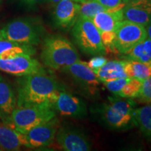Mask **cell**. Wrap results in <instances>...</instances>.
Segmentation results:
<instances>
[{
    "mask_svg": "<svg viewBox=\"0 0 151 151\" xmlns=\"http://www.w3.org/2000/svg\"><path fill=\"white\" fill-rule=\"evenodd\" d=\"M17 106L47 104L52 106L61 88L46 72L20 76L18 79Z\"/></svg>",
    "mask_w": 151,
    "mask_h": 151,
    "instance_id": "obj_1",
    "label": "cell"
},
{
    "mask_svg": "<svg viewBox=\"0 0 151 151\" xmlns=\"http://www.w3.org/2000/svg\"><path fill=\"white\" fill-rule=\"evenodd\" d=\"M136 102L132 98L109 97L99 109L101 120L114 130H127L136 126Z\"/></svg>",
    "mask_w": 151,
    "mask_h": 151,
    "instance_id": "obj_2",
    "label": "cell"
},
{
    "mask_svg": "<svg viewBox=\"0 0 151 151\" xmlns=\"http://www.w3.org/2000/svg\"><path fill=\"white\" fill-rule=\"evenodd\" d=\"M41 59L46 67L58 70L78 62L80 57L69 39L60 35H52L43 40Z\"/></svg>",
    "mask_w": 151,
    "mask_h": 151,
    "instance_id": "obj_3",
    "label": "cell"
},
{
    "mask_svg": "<svg viewBox=\"0 0 151 151\" xmlns=\"http://www.w3.org/2000/svg\"><path fill=\"white\" fill-rule=\"evenodd\" d=\"M73 42L88 55H104L106 53L99 29L91 19L78 16L71 30Z\"/></svg>",
    "mask_w": 151,
    "mask_h": 151,
    "instance_id": "obj_4",
    "label": "cell"
},
{
    "mask_svg": "<svg viewBox=\"0 0 151 151\" xmlns=\"http://www.w3.org/2000/svg\"><path fill=\"white\" fill-rule=\"evenodd\" d=\"M55 117L56 113L50 105H32L16 106L11 114V120L18 131L26 134L33 127L45 123Z\"/></svg>",
    "mask_w": 151,
    "mask_h": 151,
    "instance_id": "obj_5",
    "label": "cell"
},
{
    "mask_svg": "<svg viewBox=\"0 0 151 151\" xmlns=\"http://www.w3.org/2000/svg\"><path fill=\"white\" fill-rule=\"evenodd\" d=\"M2 39L21 44L37 46L41 41L43 31L39 25L27 19H16L0 29Z\"/></svg>",
    "mask_w": 151,
    "mask_h": 151,
    "instance_id": "obj_6",
    "label": "cell"
},
{
    "mask_svg": "<svg viewBox=\"0 0 151 151\" xmlns=\"http://www.w3.org/2000/svg\"><path fill=\"white\" fill-rule=\"evenodd\" d=\"M115 34L113 48L122 54L127 52L147 38L146 27L127 20H123L120 22Z\"/></svg>",
    "mask_w": 151,
    "mask_h": 151,
    "instance_id": "obj_7",
    "label": "cell"
},
{
    "mask_svg": "<svg viewBox=\"0 0 151 151\" xmlns=\"http://www.w3.org/2000/svg\"><path fill=\"white\" fill-rule=\"evenodd\" d=\"M0 70L19 77L46 72L40 62L27 54L0 56Z\"/></svg>",
    "mask_w": 151,
    "mask_h": 151,
    "instance_id": "obj_8",
    "label": "cell"
},
{
    "mask_svg": "<svg viewBox=\"0 0 151 151\" xmlns=\"http://www.w3.org/2000/svg\"><path fill=\"white\" fill-rule=\"evenodd\" d=\"M61 70L72 78L87 93L94 95L98 92L100 81L95 73L88 67L87 62L79 60L72 65L63 67Z\"/></svg>",
    "mask_w": 151,
    "mask_h": 151,
    "instance_id": "obj_9",
    "label": "cell"
},
{
    "mask_svg": "<svg viewBox=\"0 0 151 151\" xmlns=\"http://www.w3.org/2000/svg\"><path fill=\"white\" fill-rule=\"evenodd\" d=\"M52 109L61 116L75 118H84L88 114L86 104L83 100L62 88L52 104Z\"/></svg>",
    "mask_w": 151,
    "mask_h": 151,
    "instance_id": "obj_10",
    "label": "cell"
},
{
    "mask_svg": "<svg viewBox=\"0 0 151 151\" xmlns=\"http://www.w3.org/2000/svg\"><path fill=\"white\" fill-rule=\"evenodd\" d=\"M58 120L55 117L52 120L29 130L25 134L29 148H43L53 142L58 129Z\"/></svg>",
    "mask_w": 151,
    "mask_h": 151,
    "instance_id": "obj_11",
    "label": "cell"
},
{
    "mask_svg": "<svg viewBox=\"0 0 151 151\" xmlns=\"http://www.w3.org/2000/svg\"><path fill=\"white\" fill-rule=\"evenodd\" d=\"M55 138L59 146L66 151H88L92 149L89 139L83 133L73 128L62 127L57 131Z\"/></svg>",
    "mask_w": 151,
    "mask_h": 151,
    "instance_id": "obj_12",
    "label": "cell"
},
{
    "mask_svg": "<svg viewBox=\"0 0 151 151\" xmlns=\"http://www.w3.org/2000/svg\"><path fill=\"white\" fill-rule=\"evenodd\" d=\"M85 0H61L55 6L53 17L57 27L69 29L76 21L81 4Z\"/></svg>",
    "mask_w": 151,
    "mask_h": 151,
    "instance_id": "obj_13",
    "label": "cell"
},
{
    "mask_svg": "<svg viewBox=\"0 0 151 151\" xmlns=\"http://www.w3.org/2000/svg\"><path fill=\"white\" fill-rule=\"evenodd\" d=\"M124 20L143 27L151 24V0H129L123 9Z\"/></svg>",
    "mask_w": 151,
    "mask_h": 151,
    "instance_id": "obj_14",
    "label": "cell"
},
{
    "mask_svg": "<svg viewBox=\"0 0 151 151\" xmlns=\"http://www.w3.org/2000/svg\"><path fill=\"white\" fill-rule=\"evenodd\" d=\"M22 146L29 148L25 134L18 131L12 122L0 120V150H19Z\"/></svg>",
    "mask_w": 151,
    "mask_h": 151,
    "instance_id": "obj_15",
    "label": "cell"
},
{
    "mask_svg": "<svg viewBox=\"0 0 151 151\" xmlns=\"http://www.w3.org/2000/svg\"><path fill=\"white\" fill-rule=\"evenodd\" d=\"M16 106L17 97L12 87L0 74V120L11 122V114Z\"/></svg>",
    "mask_w": 151,
    "mask_h": 151,
    "instance_id": "obj_16",
    "label": "cell"
},
{
    "mask_svg": "<svg viewBox=\"0 0 151 151\" xmlns=\"http://www.w3.org/2000/svg\"><path fill=\"white\" fill-rule=\"evenodd\" d=\"M122 9L118 8L100 12L92 18V22L100 33L116 31L120 22L124 20Z\"/></svg>",
    "mask_w": 151,
    "mask_h": 151,
    "instance_id": "obj_17",
    "label": "cell"
},
{
    "mask_svg": "<svg viewBox=\"0 0 151 151\" xmlns=\"http://www.w3.org/2000/svg\"><path fill=\"white\" fill-rule=\"evenodd\" d=\"M94 72L98 79L103 83L113 79L127 77L124 71V61H107Z\"/></svg>",
    "mask_w": 151,
    "mask_h": 151,
    "instance_id": "obj_18",
    "label": "cell"
},
{
    "mask_svg": "<svg viewBox=\"0 0 151 151\" xmlns=\"http://www.w3.org/2000/svg\"><path fill=\"white\" fill-rule=\"evenodd\" d=\"M124 71L129 78H136L143 81L151 76V62L125 60Z\"/></svg>",
    "mask_w": 151,
    "mask_h": 151,
    "instance_id": "obj_19",
    "label": "cell"
},
{
    "mask_svg": "<svg viewBox=\"0 0 151 151\" xmlns=\"http://www.w3.org/2000/svg\"><path fill=\"white\" fill-rule=\"evenodd\" d=\"M134 118L136 126L147 139L151 141V104L135 109Z\"/></svg>",
    "mask_w": 151,
    "mask_h": 151,
    "instance_id": "obj_20",
    "label": "cell"
},
{
    "mask_svg": "<svg viewBox=\"0 0 151 151\" xmlns=\"http://www.w3.org/2000/svg\"><path fill=\"white\" fill-rule=\"evenodd\" d=\"M124 55L127 60L151 62V39L146 38Z\"/></svg>",
    "mask_w": 151,
    "mask_h": 151,
    "instance_id": "obj_21",
    "label": "cell"
},
{
    "mask_svg": "<svg viewBox=\"0 0 151 151\" xmlns=\"http://www.w3.org/2000/svg\"><path fill=\"white\" fill-rule=\"evenodd\" d=\"M35 53L36 49L34 46L0 39V56L13 54H27L32 56Z\"/></svg>",
    "mask_w": 151,
    "mask_h": 151,
    "instance_id": "obj_22",
    "label": "cell"
},
{
    "mask_svg": "<svg viewBox=\"0 0 151 151\" xmlns=\"http://www.w3.org/2000/svg\"><path fill=\"white\" fill-rule=\"evenodd\" d=\"M111 9L104 6L101 4L97 2L96 0H85L81 4L78 16L85 17V18H88L92 20L96 14L100 12H103V11L111 10Z\"/></svg>",
    "mask_w": 151,
    "mask_h": 151,
    "instance_id": "obj_23",
    "label": "cell"
},
{
    "mask_svg": "<svg viewBox=\"0 0 151 151\" xmlns=\"http://www.w3.org/2000/svg\"><path fill=\"white\" fill-rule=\"evenodd\" d=\"M141 85L142 81L136 78H129L128 82L123 86L118 96L132 99L135 98L140 90Z\"/></svg>",
    "mask_w": 151,
    "mask_h": 151,
    "instance_id": "obj_24",
    "label": "cell"
},
{
    "mask_svg": "<svg viewBox=\"0 0 151 151\" xmlns=\"http://www.w3.org/2000/svg\"><path fill=\"white\" fill-rule=\"evenodd\" d=\"M135 98L141 103L151 104V76L142 81L140 90Z\"/></svg>",
    "mask_w": 151,
    "mask_h": 151,
    "instance_id": "obj_25",
    "label": "cell"
},
{
    "mask_svg": "<svg viewBox=\"0 0 151 151\" xmlns=\"http://www.w3.org/2000/svg\"><path fill=\"white\" fill-rule=\"evenodd\" d=\"M129 77H125V78H120L116 79H113L108 81L104 82L103 83L104 84L106 88L108 89L109 91L112 92L113 94L118 95L119 92L123 86L125 85L129 81Z\"/></svg>",
    "mask_w": 151,
    "mask_h": 151,
    "instance_id": "obj_26",
    "label": "cell"
},
{
    "mask_svg": "<svg viewBox=\"0 0 151 151\" xmlns=\"http://www.w3.org/2000/svg\"><path fill=\"white\" fill-rule=\"evenodd\" d=\"M108 60L103 55H97L92 58L89 62H87V65L92 71L99 69L101 66H103Z\"/></svg>",
    "mask_w": 151,
    "mask_h": 151,
    "instance_id": "obj_27",
    "label": "cell"
},
{
    "mask_svg": "<svg viewBox=\"0 0 151 151\" xmlns=\"http://www.w3.org/2000/svg\"><path fill=\"white\" fill-rule=\"evenodd\" d=\"M108 9L123 8L125 4L122 2V0H96Z\"/></svg>",
    "mask_w": 151,
    "mask_h": 151,
    "instance_id": "obj_28",
    "label": "cell"
},
{
    "mask_svg": "<svg viewBox=\"0 0 151 151\" xmlns=\"http://www.w3.org/2000/svg\"><path fill=\"white\" fill-rule=\"evenodd\" d=\"M47 0H21V1L24 4L29 7H33L35 6H37L39 4H41Z\"/></svg>",
    "mask_w": 151,
    "mask_h": 151,
    "instance_id": "obj_29",
    "label": "cell"
},
{
    "mask_svg": "<svg viewBox=\"0 0 151 151\" xmlns=\"http://www.w3.org/2000/svg\"><path fill=\"white\" fill-rule=\"evenodd\" d=\"M146 29V32H147V37L151 39V24L147 26Z\"/></svg>",
    "mask_w": 151,
    "mask_h": 151,
    "instance_id": "obj_30",
    "label": "cell"
},
{
    "mask_svg": "<svg viewBox=\"0 0 151 151\" xmlns=\"http://www.w3.org/2000/svg\"><path fill=\"white\" fill-rule=\"evenodd\" d=\"M48 2L50 4L52 5V6H55L60 1H61V0H48Z\"/></svg>",
    "mask_w": 151,
    "mask_h": 151,
    "instance_id": "obj_31",
    "label": "cell"
},
{
    "mask_svg": "<svg viewBox=\"0 0 151 151\" xmlns=\"http://www.w3.org/2000/svg\"><path fill=\"white\" fill-rule=\"evenodd\" d=\"M129 1V0H122V2L126 4V3H127Z\"/></svg>",
    "mask_w": 151,
    "mask_h": 151,
    "instance_id": "obj_32",
    "label": "cell"
},
{
    "mask_svg": "<svg viewBox=\"0 0 151 151\" xmlns=\"http://www.w3.org/2000/svg\"><path fill=\"white\" fill-rule=\"evenodd\" d=\"M0 39H2V38L1 37V34H0Z\"/></svg>",
    "mask_w": 151,
    "mask_h": 151,
    "instance_id": "obj_33",
    "label": "cell"
}]
</instances>
